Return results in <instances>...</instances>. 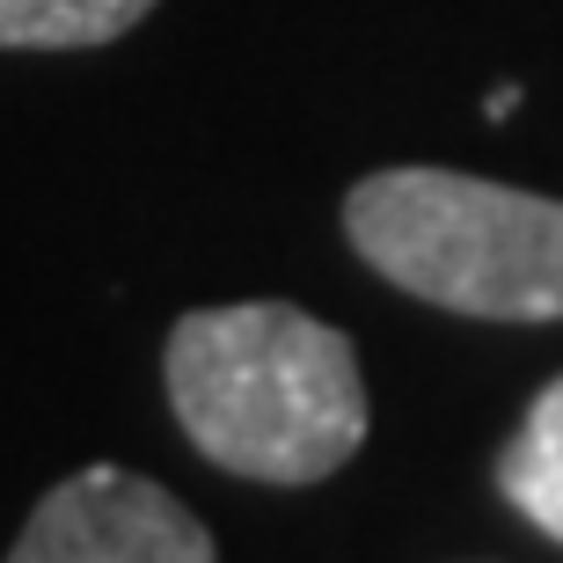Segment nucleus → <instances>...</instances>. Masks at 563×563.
Instances as JSON below:
<instances>
[{"mask_svg": "<svg viewBox=\"0 0 563 563\" xmlns=\"http://www.w3.org/2000/svg\"><path fill=\"white\" fill-rule=\"evenodd\" d=\"M168 410L212 468L250 483L336 476L366 446V374L352 336L292 300L190 308L162 352Z\"/></svg>", "mask_w": 563, "mask_h": 563, "instance_id": "f257e3e1", "label": "nucleus"}, {"mask_svg": "<svg viewBox=\"0 0 563 563\" xmlns=\"http://www.w3.org/2000/svg\"><path fill=\"white\" fill-rule=\"evenodd\" d=\"M344 234L424 308L476 322H563V198L461 168H380L352 184Z\"/></svg>", "mask_w": 563, "mask_h": 563, "instance_id": "f03ea898", "label": "nucleus"}, {"mask_svg": "<svg viewBox=\"0 0 563 563\" xmlns=\"http://www.w3.org/2000/svg\"><path fill=\"white\" fill-rule=\"evenodd\" d=\"M8 563H220V549L176 490L96 461L44 490Z\"/></svg>", "mask_w": 563, "mask_h": 563, "instance_id": "7ed1b4c3", "label": "nucleus"}, {"mask_svg": "<svg viewBox=\"0 0 563 563\" xmlns=\"http://www.w3.org/2000/svg\"><path fill=\"white\" fill-rule=\"evenodd\" d=\"M498 490L512 512H527V520L542 527L549 542H563V374L527 402L520 432L505 439Z\"/></svg>", "mask_w": 563, "mask_h": 563, "instance_id": "20e7f679", "label": "nucleus"}, {"mask_svg": "<svg viewBox=\"0 0 563 563\" xmlns=\"http://www.w3.org/2000/svg\"><path fill=\"white\" fill-rule=\"evenodd\" d=\"M162 0H0V52H88L140 30Z\"/></svg>", "mask_w": 563, "mask_h": 563, "instance_id": "39448f33", "label": "nucleus"}, {"mask_svg": "<svg viewBox=\"0 0 563 563\" xmlns=\"http://www.w3.org/2000/svg\"><path fill=\"white\" fill-rule=\"evenodd\" d=\"M512 103H520V88H512V81L490 88V103H483V110H490V125H505V118H512Z\"/></svg>", "mask_w": 563, "mask_h": 563, "instance_id": "423d86ee", "label": "nucleus"}]
</instances>
